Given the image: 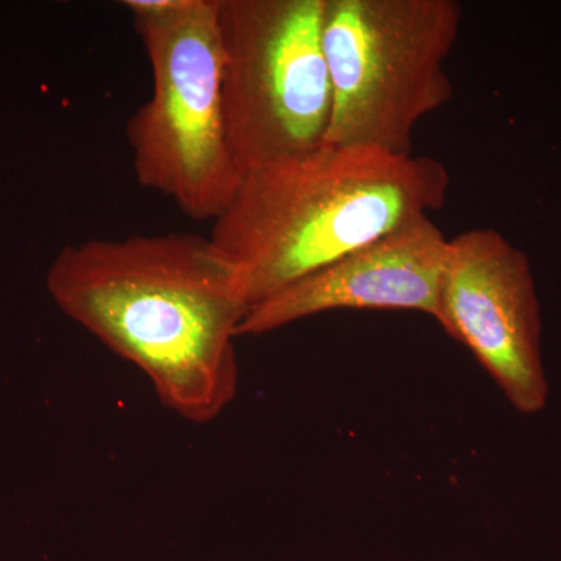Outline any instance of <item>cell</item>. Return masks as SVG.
<instances>
[{"instance_id":"cell-2","label":"cell","mask_w":561,"mask_h":561,"mask_svg":"<svg viewBox=\"0 0 561 561\" xmlns=\"http://www.w3.org/2000/svg\"><path fill=\"white\" fill-rule=\"evenodd\" d=\"M451 176L424 154L323 144L245 173L210 241L249 309L346 254L440 209Z\"/></svg>"},{"instance_id":"cell-1","label":"cell","mask_w":561,"mask_h":561,"mask_svg":"<svg viewBox=\"0 0 561 561\" xmlns=\"http://www.w3.org/2000/svg\"><path fill=\"white\" fill-rule=\"evenodd\" d=\"M46 287L65 316L138 367L181 419L210 423L234 400V341L249 305L209 238L70 243L51 262Z\"/></svg>"},{"instance_id":"cell-5","label":"cell","mask_w":561,"mask_h":561,"mask_svg":"<svg viewBox=\"0 0 561 561\" xmlns=\"http://www.w3.org/2000/svg\"><path fill=\"white\" fill-rule=\"evenodd\" d=\"M323 9L324 0H219L225 127L242 176L327 139Z\"/></svg>"},{"instance_id":"cell-4","label":"cell","mask_w":561,"mask_h":561,"mask_svg":"<svg viewBox=\"0 0 561 561\" xmlns=\"http://www.w3.org/2000/svg\"><path fill=\"white\" fill-rule=\"evenodd\" d=\"M456 0H324L332 113L324 144L412 154L424 117L451 101Z\"/></svg>"},{"instance_id":"cell-6","label":"cell","mask_w":561,"mask_h":561,"mask_svg":"<svg viewBox=\"0 0 561 561\" xmlns=\"http://www.w3.org/2000/svg\"><path fill=\"white\" fill-rule=\"evenodd\" d=\"M437 321L474 354L516 411L546 408L540 301L529 257L500 231L449 239Z\"/></svg>"},{"instance_id":"cell-7","label":"cell","mask_w":561,"mask_h":561,"mask_svg":"<svg viewBox=\"0 0 561 561\" xmlns=\"http://www.w3.org/2000/svg\"><path fill=\"white\" fill-rule=\"evenodd\" d=\"M449 239L431 216L332 262L257 302L239 335H261L342 309L416 311L438 319Z\"/></svg>"},{"instance_id":"cell-3","label":"cell","mask_w":561,"mask_h":561,"mask_svg":"<svg viewBox=\"0 0 561 561\" xmlns=\"http://www.w3.org/2000/svg\"><path fill=\"white\" fill-rule=\"evenodd\" d=\"M153 73L127 125L136 176L194 220H216L242 173L221 99L219 0H127Z\"/></svg>"}]
</instances>
